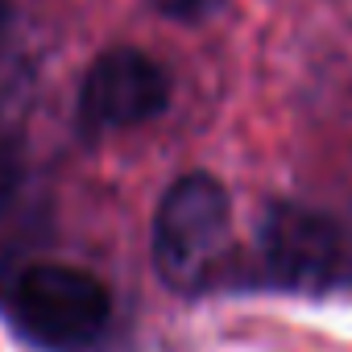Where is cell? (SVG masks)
Wrapping results in <instances>:
<instances>
[{
    "label": "cell",
    "mask_w": 352,
    "mask_h": 352,
    "mask_svg": "<svg viewBox=\"0 0 352 352\" xmlns=\"http://www.w3.org/2000/svg\"><path fill=\"white\" fill-rule=\"evenodd\" d=\"M228 228L232 204L212 174L195 170L170 183L153 212L149 236L157 278L179 294H199L204 286H212L228 253Z\"/></svg>",
    "instance_id": "cell-1"
},
{
    "label": "cell",
    "mask_w": 352,
    "mask_h": 352,
    "mask_svg": "<svg viewBox=\"0 0 352 352\" xmlns=\"http://www.w3.org/2000/svg\"><path fill=\"white\" fill-rule=\"evenodd\" d=\"M9 319L50 352H87L112 323V294L108 286L63 261H34L21 265L5 290Z\"/></svg>",
    "instance_id": "cell-2"
},
{
    "label": "cell",
    "mask_w": 352,
    "mask_h": 352,
    "mask_svg": "<svg viewBox=\"0 0 352 352\" xmlns=\"http://www.w3.org/2000/svg\"><path fill=\"white\" fill-rule=\"evenodd\" d=\"M257 257L282 290H327L348 270L344 232L331 216L302 204H270L257 224Z\"/></svg>",
    "instance_id": "cell-3"
},
{
    "label": "cell",
    "mask_w": 352,
    "mask_h": 352,
    "mask_svg": "<svg viewBox=\"0 0 352 352\" xmlns=\"http://www.w3.org/2000/svg\"><path fill=\"white\" fill-rule=\"evenodd\" d=\"M166 104H170V75L145 50L116 46L87 67L75 100V120L83 133H120L149 124L153 116L166 112Z\"/></svg>",
    "instance_id": "cell-4"
},
{
    "label": "cell",
    "mask_w": 352,
    "mask_h": 352,
    "mask_svg": "<svg viewBox=\"0 0 352 352\" xmlns=\"http://www.w3.org/2000/svg\"><path fill=\"white\" fill-rule=\"evenodd\" d=\"M21 179H25V166H21V153L9 137H0V212H5L17 191H21Z\"/></svg>",
    "instance_id": "cell-5"
},
{
    "label": "cell",
    "mask_w": 352,
    "mask_h": 352,
    "mask_svg": "<svg viewBox=\"0 0 352 352\" xmlns=\"http://www.w3.org/2000/svg\"><path fill=\"white\" fill-rule=\"evenodd\" d=\"M149 5L170 21H204V17L220 13L224 0H149Z\"/></svg>",
    "instance_id": "cell-6"
},
{
    "label": "cell",
    "mask_w": 352,
    "mask_h": 352,
    "mask_svg": "<svg viewBox=\"0 0 352 352\" xmlns=\"http://www.w3.org/2000/svg\"><path fill=\"white\" fill-rule=\"evenodd\" d=\"M9 30H13V5L0 0V50H5V42H9Z\"/></svg>",
    "instance_id": "cell-7"
}]
</instances>
